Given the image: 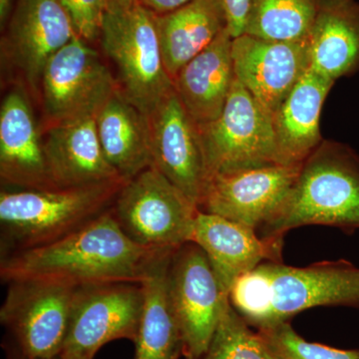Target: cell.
<instances>
[{
	"label": "cell",
	"mask_w": 359,
	"mask_h": 359,
	"mask_svg": "<svg viewBox=\"0 0 359 359\" xmlns=\"http://www.w3.org/2000/svg\"><path fill=\"white\" fill-rule=\"evenodd\" d=\"M127 181L0 193L1 257L51 244L110 211Z\"/></svg>",
	"instance_id": "277c9868"
},
{
	"label": "cell",
	"mask_w": 359,
	"mask_h": 359,
	"mask_svg": "<svg viewBox=\"0 0 359 359\" xmlns=\"http://www.w3.org/2000/svg\"><path fill=\"white\" fill-rule=\"evenodd\" d=\"M155 20L163 59L173 81L182 67L226 28L219 0H193L172 13L155 14Z\"/></svg>",
	"instance_id": "603a6c76"
},
{
	"label": "cell",
	"mask_w": 359,
	"mask_h": 359,
	"mask_svg": "<svg viewBox=\"0 0 359 359\" xmlns=\"http://www.w3.org/2000/svg\"><path fill=\"white\" fill-rule=\"evenodd\" d=\"M313 224L348 235L359 230V155L346 144L321 142L302 163L280 209L257 233L283 238L290 230Z\"/></svg>",
	"instance_id": "3957f363"
},
{
	"label": "cell",
	"mask_w": 359,
	"mask_h": 359,
	"mask_svg": "<svg viewBox=\"0 0 359 359\" xmlns=\"http://www.w3.org/2000/svg\"><path fill=\"white\" fill-rule=\"evenodd\" d=\"M76 35L57 0H18L4 50L26 81L39 91L45 65Z\"/></svg>",
	"instance_id": "9a60e30c"
},
{
	"label": "cell",
	"mask_w": 359,
	"mask_h": 359,
	"mask_svg": "<svg viewBox=\"0 0 359 359\" xmlns=\"http://www.w3.org/2000/svg\"><path fill=\"white\" fill-rule=\"evenodd\" d=\"M70 18L75 33L85 41L100 36L105 14L104 0H57Z\"/></svg>",
	"instance_id": "83f0119b"
},
{
	"label": "cell",
	"mask_w": 359,
	"mask_h": 359,
	"mask_svg": "<svg viewBox=\"0 0 359 359\" xmlns=\"http://www.w3.org/2000/svg\"><path fill=\"white\" fill-rule=\"evenodd\" d=\"M257 332L273 359H359L358 349L344 351L306 341L287 320L257 327Z\"/></svg>",
	"instance_id": "4316f807"
},
{
	"label": "cell",
	"mask_w": 359,
	"mask_h": 359,
	"mask_svg": "<svg viewBox=\"0 0 359 359\" xmlns=\"http://www.w3.org/2000/svg\"><path fill=\"white\" fill-rule=\"evenodd\" d=\"M198 127L212 176L278 164L273 115L237 78L219 117Z\"/></svg>",
	"instance_id": "52a82bcc"
},
{
	"label": "cell",
	"mask_w": 359,
	"mask_h": 359,
	"mask_svg": "<svg viewBox=\"0 0 359 359\" xmlns=\"http://www.w3.org/2000/svg\"><path fill=\"white\" fill-rule=\"evenodd\" d=\"M231 43L233 37L224 28L174 78L177 96L198 126L216 120L230 95L236 80Z\"/></svg>",
	"instance_id": "ffe728a7"
},
{
	"label": "cell",
	"mask_w": 359,
	"mask_h": 359,
	"mask_svg": "<svg viewBox=\"0 0 359 359\" xmlns=\"http://www.w3.org/2000/svg\"><path fill=\"white\" fill-rule=\"evenodd\" d=\"M104 155L121 178L129 181L152 165L150 120L119 88L96 115Z\"/></svg>",
	"instance_id": "7402d4cb"
},
{
	"label": "cell",
	"mask_w": 359,
	"mask_h": 359,
	"mask_svg": "<svg viewBox=\"0 0 359 359\" xmlns=\"http://www.w3.org/2000/svg\"><path fill=\"white\" fill-rule=\"evenodd\" d=\"M152 165L200 209L211 171L199 127L172 92L149 116Z\"/></svg>",
	"instance_id": "4fadbf2b"
},
{
	"label": "cell",
	"mask_w": 359,
	"mask_h": 359,
	"mask_svg": "<svg viewBox=\"0 0 359 359\" xmlns=\"http://www.w3.org/2000/svg\"><path fill=\"white\" fill-rule=\"evenodd\" d=\"M334 82L309 68L273 113L278 164L302 165L320 145L321 110Z\"/></svg>",
	"instance_id": "d6986e66"
},
{
	"label": "cell",
	"mask_w": 359,
	"mask_h": 359,
	"mask_svg": "<svg viewBox=\"0 0 359 359\" xmlns=\"http://www.w3.org/2000/svg\"><path fill=\"white\" fill-rule=\"evenodd\" d=\"M229 299L245 321L257 327L318 306L359 309V268L346 259L304 268L266 262L241 276Z\"/></svg>",
	"instance_id": "7a4b0ae2"
},
{
	"label": "cell",
	"mask_w": 359,
	"mask_h": 359,
	"mask_svg": "<svg viewBox=\"0 0 359 359\" xmlns=\"http://www.w3.org/2000/svg\"><path fill=\"white\" fill-rule=\"evenodd\" d=\"M236 78L273 115L311 68L308 40L276 41L243 34L231 43Z\"/></svg>",
	"instance_id": "5bb4252c"
},
{
	"label": "cell",
	"mask_w": 359,
	"mask_h": 359,
	"mask_svg": "<svg viewBox=\"0 0 359 359\" xmlns=\"http://www.w3.org/2000/svg\"><path fill=\"white\" fill-rule=\"evenodd\" d=\"M6 359H30L28 358L27 356H25V354L20 353L18 351V347L14 346L13 342L11 340L6 342ZM54 359H61L60 358H54Z\"/></svg>",
	"instance_id": "d6a6232c"
},
{
	"label": "cell",
	"mask_w": 359,
	"mask_h": 359,
	"mask_svg": "<svg viewBox=\"0 0 359 359\" xmlns=\"http://www.w3.org/2000/svg\"><path fill=\"white\" fill-rule=\"evenodd\" d=\"M8 285L0 323L9 340L28 358H60L76 287L32 280Z\"/></svg>",
	"instance_id": "ba28073f"
},
{
	"label": "cell",
	"mask_w": 359,
	"mask_h": 359,
	"mask_svg": "<svg viewBox=\"0 0 359 359\" xmlns=\"http://www.w3.org/2000/svg\"><path fill=\"white\" fill-rule=\"evenodd\" d=\"M139 2L157 15L172 13L193 0H138Z\"/></svg>",
	"instance_id": "f546056e"
},
{
	"label": "cell",
	"mask_w": 359,
	"mask_h": 359,
	"mask_svg": "<svg viewBox=\"0 0 359 359\" xmlns=\"http://www.w3.org/2000/svg\"><path fill=\"white\" fill-rule=\"evenodd\" d=\"M320 0H250L244 34L276 41L308 40Z\"/></svg>",
	"instance_id": "d4e9b609"
},
{
	"label": "cell",
	"mask_w": 359,
	"mask_h": 359,
	"mask_svg": "<svg viewBox=\"0 0 359 359\" xmlns=\"http://www.w3.org/2000/svg\"><path fill=\"white\" fill-rule=\"evenodd\" d=\"M168 282L183 356L200 359L211 344L229 295L222 289L204 250L193 242L175 250Z\"/></svg>",
	"instance_id": "30bf717a"
},
{
	"label": "cell",
	"mask_w": 359,
	"mask_h": 359,
	"mask_svg": "<svg viewBox=\"0 0 359 359\" xmlns=\"http://www.w3.org/2000/svg\"><path fill=\"white\" fill-rule=\"evenodd\" d=\"M358 351H359V349H358Z\"/></svg>",
	"instance_id": "836d02e7"
},
{
	"label": "cell",
	"mask_w": 359,
	"mask_h": 359,
	"mask_svg": "<svg viewBox=\"0 0 359 359\" xmlns=\"http://www.w3.org/2000/svg\"><path fill=\"white\" fill-rule=\"evenodd\" d=\"M0 178L23 190L57 189L49 176L32 105L20 89L11 90L0 108Z\"/></svg>",
	"instance_id": "e0dca14e"
},
{
	"label": "cell",
	"mask_w": 359,
	"mask_h": 359,
	"mask_svg": "<svg viewBox=\"0 0 359 359\" xmlns=\"http://www.w3.org/2000/svg\"><path fill=\"white\" fill-rule=\"evenodd\" d=\"M175 250L140 247L123 233L110 211L67 237L1 257L0 278L44 280L71 287L142 283Z\"/></svg>",
	"instance_id": "6da1fadb"
},
{
	"label": "cell",
	"mask_w": 359,
	"mask_h": 359,
	"mask_svg": "<svg viewBox=\"0 0 359 359\" xmlns=\"http://www.w3.org/2000/svg\"><path fill=\"white\" fill-rule=\"evenodd\" d=\"M143 306L141 283H111L76 287L61 359H93L105 344L135 341Z\"/></svg>",
	"instance_id": "9c48e42d"
},
{
	"label": "cell",
	"mask_w": 359,
	"mask_h": 359,
	"mask_svg": "<svg viewBox=\"0 0 359 359\" xmlns=\"http://www.w3.org/2000/svg\"><path fill=\"white\" fill-rule=\"evenodd\" d=\"M100 37L117 67L120 92L149 117L175 90L161 51L155 13L140 2L123 13H105Z\"/></svg>",
	"instance_id": "5b68a950"
},
{
	"label": "cell",
	"mask_w": 359,
	"mask_h": 359,
	"mask_svg": "<svg viewBox=\"0 0 359 359\" xmlns=\"http://www.w3.org/2000/svg\"><path fill=\"white\" fill-rule=\"evenodd\" d=\"M199 208L151 165L124 184L111 208L123 233L146 249L176 250L192 241Z\"/></svg>",
	"instance_id": "8992f818"
},
{
	"label": "cell",
	"mask_w": 359,
	"mask_h": 359,
	"mask_svg": "<svg viewBox=\"0 0 359 359\" xmlns=\"http://www.w3.org/2000/svg\"><path fill=\"white\" fill-rule=\"evenodd\" d=\"M308 41L311 69L334 81L358 72V2L320 0Z\"/></svg>",
	"instance_id": "44dd1931"
},
{
	"label": "cell",
	"mask_w": 359,
	"mask_h": 359,
	"mask_svg": "<svg viewBox=\"0 0 359 359\" xmlns=\"http://www.w3.org/2000/svg\"><path fill=\"white\" fill-rule=\"evenodd\" d=\"M301 167L271 164L212 175L199 210L257 231L280 209Z\"/></svg>",
	"instance_id": "7c38bea8"
},
{
	"label": "cell",
	"mask_w": 359,
	"mask_h": 359,
	"mask_svg": "<svg viewBox=\"0 0 359 359\" xmlns=\"http://www.w3.org/2000/svg\"><path fill=\"white\" fill-rule=\"evenodd\" d=\"M40 88L52 122L96 116L118 90L98 52L75 35L45 65Z\"/></svg>",
	"instance_id": "8fae6325"
},
{
	"label": "cell",
	"mask_w": 359,
	"mask_h": 359,
	"mask_svg": "<svg viewBox=\"0 0 359 359\" xmlns=\"http://www.w3.org/2000/svg\"><path fill=\"white\" fill-rule=\"evenodd\" d=\"M204 250L226 294L241 276L266 262H283V238L257 231L217 215L198 212L192 241Z\"/></svg>",
	"instance_id": "2e32d148"
},
{
	"label": "cell",
	"mask_w": 359,
	"mask_h": 359,
	"mask_svg": "<svg viewBox=\"0 0 359 359\" xmlns=\"http://www.w3.org/2000/svg\"><path fill=\"white\" fill-rule=\"evenodd\" d=\"M226 18V29L233 39L244 34L250 0H219Z\"/></svg>",
	"instance_id": "f1b7e54d"
},
{
	"label": "cell",
	"mask_w": 359,
	"mask_h": 359,
	"mask_svg": "<svg viewBox=\"0 0 359 359\" xmlns=\"http://www.w3.org/2000/svg\"><path fill=\"white\" fill-rule=\"evenodd\" d=\"M14 0H0V23L1 27L6 25L13 8Z\"/></svg>",
	"instance_id": "1f68e13d"
},
{
	"label": "cell",
	"mask_w": 359,
	"mask_h": 359,
	"mask_svg": "<svg viewBox=\"0 0 359 359\" xmlns=\"http://www.w3.org/2000/svg\"><path fill=\"white\" fill-rule=\"evenodd\" d=\"M174 252L161 259L151 275L141 283L143 306L134 341L135 359H179L183 355L181 334L168 282V271Z\"/></svg>",
	"instance_id": "cb8c5ba5"
},
{
	"label": "cell",
	"mask_w": 359,
	"mask_h": 359,
	"mask_svg": "<svg viewBox=\"0 0 359 359\" xmlns=\"http://www.w3.org/2000/svg\"><path fill=\"white\" fill-rule=\"evenodd\" d=\"M105 13H119L129 11L138 4V0H104Z\"/></svg>",
	"instance_id": "4dcf8cb0"
},
{
	"label": "cell",
	"mask_w": 359,
	"mask_h": 359,
	"mask_svg": "<svg viewBox=\"0 0 359 359\" xmlns=\"http://www.w3.org/2000/svg\"><path fill=\"white\" fill-rule=\"evenodd\" d=\"M49 176L57 189L126 181L104 155L96 116L52 124L43 140Z\"/></svg>",
	"instance_id": "ac0fdd59"
},
{
	"label": "cell",
	"mask_w": 359,
	"mask_h": 359,
	"mask_svg": "<svg viewBox=\"0 0 359 359\" xmlns=\"http://www.w3.org/2000/svg\"><path fill=\"white\" fill-rule=\"evenodd\" d=\"M248 325L226 299L211 344L200 359H273Z\"/></svg>",
	"instance_id": "484cf974"
}]
</instances>
